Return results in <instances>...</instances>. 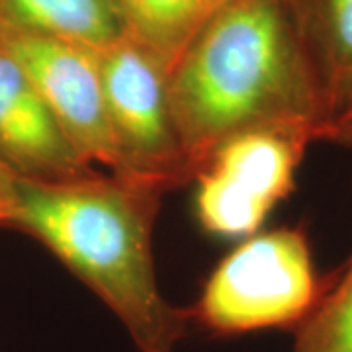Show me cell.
<instances>
[{
	"label": "cell",
	"mask_w": 352,
	"mask_h": 352,
	"mask_svg": "<svg viewBox=\"0 0 352 352\" xmlns=\"http://www.w3.org/2000/svg\"><path fill=\"white\" fill-rule=\"evenodd\" d=\"M163 188L96 170L69 180L18 178L8 229L36 239L106 303L139 352H173L188 311L157 282L153 226Z\"/></svg>",
	"instance_id": "2"
},
{
	"label": "cell",
	"mask_w": 352,
	"mask_h": 352,
	"mask_svg": "<svg viewBox=\"0 0 352 352\" xmlns=\"http://www.w3.org/2000/svg\"><path fill=\"white\" fill-rule=\"evenodd\" d=\"M309 141L282 131H245L223 141L196 175V215L217 237H251L296 186Z\"/></svg>",
	"instance_id": "5"
},
{
	"label": "cell",
	"mask_w": 352,
	"mask_h": 352,
	"mask_svg": "<svg viewBox=\"0 0 352 352\" xmlns=\"http://www.w3.org/2000/svg\"><path fill=\"white\" fill-rule=\"evenodd\" d=\"M0 159L18 178L69 180L94 166L82 159L22 67L0 47Z\"/></svg>",
	"instance_id": "7"
},
{
	"label": "cell",
	"mask_w": 352,
	"mask_h": 352,
	"mask_svg": "<svg viewBox=\"0 0 352 352\" xmlns=\"http://www.w3.org/2000/svg\"><path fill=\"white\" fill-rule=\"evenodd\" d=\"M217 0H118L126 36L173 71Z\"/></svg>",
	"instance_id": "10"
},
{
	"label": "cell",
	"mask_w": 352,
	"mask_h": 352,
	"mask_svg": "<svg viewBox=\"0 0 352 352\" xmlns=\"http://www.w3.org/2000/svg\"><path fill=\"white\" fill-rule=\"evenodd\" d=\"M286 4L329 108L335 92L352 75V0H286Z\"/></svg>",
	"instance_id": "9"
},
{
	"label": "cell",
	"mask_w": 352,
	"mask_h": 352,
	"mask_svg": "<svg viewBox=\"0 0 352 352\" xmlns=\"http://www.w3.org/2000/svg\"><path fill=\"white\" fill-rule=\"evenodd\" d=\"M315 141L352 147V75L329 102L325 120L315 133Z\"/></svg>",
	"instance_id": "12"
},
{
	"label": "cell",
	"mask_w": 352,
	"mask_h": 352,
	"mask_svg": "<svg viewBox=\"0 0 352 352\" xmlns=\"http://www.w3.org/2000/svg\"><path fill=\"white\" fill-rule=\"evenodd\" d=\"M16 184L18 176L0 159V227L8 226L12 217L14 201H16Z\"/></svg>",
	"instance_id": "13"
},
{
	"label": "cell",
	"mask_w": 352,
	"mask_h": 352,
	"mask_svg": "<svg viewBox=\"0 0 352 352\" xmlns=\"http://www.w3.org/2000/svg\"><path fill=\"white\" fill-rule=\"evenodd\" d=\"M319 296L307 235L280 227L254 233L226 254L188 317L221 337L298 327Z\"/></svg>",
	"instance_id": "3"
},
{
	"label": "cell",
	"mask_w": 352,
	"mask_h": 352,
	"mask_svg": "<svg viewBox=\"0 0 352 352\" xmlns=\"http://www.w3.org/2000/svg\"><path fill=\"white\" fill-rule=\"evenodd\" d=\"M168 98L192 175L245 131L315 141L327 98L286 0H223L168 75Z\"/></svg>",
	"instance_id": "1"
},
{
	"label": "cell",
	"mask_w": 352,
	"mask_h": 352,
	"mask_svg": "<svg viewBox=\"0 0 352 352\" xmlns=\"http://www.w3.org/2000/svg\"><path fill=\"white\" fill-rule=\"evenodd\" d=\"M0 25L96 51L126 36L118 0H0Z\"/></svg>",
	"instance_id": "8"
},
{
	"label": "cell",
	"mask_w": 352,
	"mask_h": 352,
	"mask_svg": "<svg viewBox=\"0 0 352 352\" xmlns=\"http://www.w3.org/2000/svg\"><path fill=\"white\" fill-rule=\"evenodd\" d=\"M0 47L22 67L67 138L92 164L120 166L106 110L98 51L0 25Z\"/></svg>",
	"instance_id": "6"
},
{
	"label": "cell",
	"mask_w": 352,
	"mask_h": 352,
	"mask_svg": "<svg viewBox=\"0 0 352 352\" xmlns=\"http://www.w3.org/2000/svg\"><path fill=\"white\" fill-rule=\"evenodd\" d=\"M292 352H352V256L298 325Z\"/></svg>",
	"instance_id": "11"
},
{
	"label": "cell",
	"mask_w": 352,
	"mask_h": 352,
	"mask_svg": "<svg viewBox=\"0 0 352 352\" xmlns=\"http://www.w3.org/2000/svg\"><path fill=\"white\" fill-rule=\"evenodd\" d=\"M217 2H223V0H217Z\"/></svg>",
	"instance_id": "14"
},
{
	"label": "cell",
	"mask_w": 352,
	"mask_h": 352,
	"mask_svg": "<svg viewBox=\"0 0 352 352\" xmlns=\"http://www.w3.org/2000/svg\"><path fill=\"white\" fill-rule=\"evenodd\" d=\"M120 166L112 175L164 192L194 180L168 98V69L124 36L98 51Z\"/></svg>",
	"instance_id": "4"
}]
</instances>
